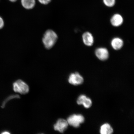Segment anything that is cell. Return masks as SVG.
<instances>
[{
    "mask_svg": "<svg viewBox=\"0 0 134 134\" xmlns=\"http://www.w3.org/2000/svg\"><path fill=\"white\" fill-rule=\"evenodd\" d=\"M58 36L53 30H48L45 32L42 39L43 44L47 49L53 47L57 40Z\"/></svg>",
    "mask_w": 134,
    "mask_h": 134,
    "instance_id": "obj_1",
    "label": "cell"
},
{
    "mask_svg": "<svg viewBox=\"0 0 134 134\" xmlns=\"http://www.w3.org/2000/svg\"><path fill=\"white\" fill-rule=\"evenodd\" d=\"M13 89L16 93L22 94H25L29 91V86L23 80H17L13 83Z\"/></svg>",
    "mask_w": 134,
    "mask_h": 134,
    "instance_id": "obj_2",
    "label": "cell"
},
{
    "mask_svg": "<svg viewBox=\"0 0 134 134\" xmlns=\"http://www.w3.org/2000/svg\"><path fill=\"white\" fill-rule=\"evenodd\" d=\"M68 125L75 128H78L80 125L83 123L85 118L82 115L80 114H74L68 117L67 120Z\"/></svg>",
    "mask_w": 134,
    "mask_h": 134,
    "instance_id": "obj_3",
    "label": "cell"
},
{
    "mask_svg": "<svg viewBox=\"0 0 134 134\" xmlns=\"http://www.w3.org/2000/svg\"><path fill=\"white\" fill-rule=\"evenodd\" d=\"M68 124L67 120L60 119L58 120L53 126L54 130L61 133H63L68 128Z\"/></svg>",
    "mask_w": 134,
    "mask_h": 134,
    "instance_id": "obj_4",
    "label": "cell"
},
{
    "mask_svg": "<svg viewBox=\"0 0 134 134\" xmlns=\"http://www.w3.org/2000/svg\"><path fill=\"white\" fill-rule=\"evenodd\" d=\"M68 81L72 85H81L83 83V79L79 73L76 72L72 73L70 75Z\"/></svg>",
    "mask_w": 134,
    "mask_h": 134,
    "instance_id": "obj_5",
    "label": "cell"
},
{
    "mask_svg": "<svg viewBox=\"0 0 134 134\" xmlns=\"http://www.w3.org/2000/svg\"><path fill=\"white\" fill-rule=\"evenodd\" d=\"M95 54L99 59L102 61L107 60L109 58V53L108 49L105 48H99L95 50Z\"/></svg>",
    "mask_w": 134,
    "mask_h": 134,
    "instance_id": "obj_6",
    "label": "cell"
},
{
    "mask_svg": "<svg viewBox=\"0 0 134 134\" xmlns=\"http://www.w3.org/2000/svg\"><path fill=\"white\" fill-rule=\"evenodd\" d=\"M77 103L79 105H83L85 108H90L92 105V102L90 98L84 95H81L79 97L77 100Z\"/></svg>",
    "mask_w": 134,
    "mask_h": 134,
    "instance_id": "obj_7",
    "label": "cell"
},
{
    "mask_svg": "<svg viewBox=\"0 0 134 134\" xmlns=\"http://www.w3.org/2000/svg\"><path fill=\"white\" fill-rule=\"evenodd\" d=\"M83 42L86 46H91L94 43V38L91 34L88 32H86L83 34L82 36Z\"/></svg>",
    "mask_w": 134,
    "mask_h": 134,
    "instance_id": "obj_8",
    "label": "cell"
},
{
    "mask_svg": "<svg viewBox=\"0 0 134 134\" xmlns=\"http://www.w3.org/2000/svg\"><path fill=\"white\" fill-rule=\"evenodd\" d=\"M123 22V19L121 15L116 14L114 15L110 19V23L113 26L118 27L121 25Z\"/></svg>",
    "mask_w": 134,
    "mask_h": 134,
    "instance_id": "obj_9",
    "label": "cell"
},
{
    "mask_svg": "<svg viewBox=\"0 0 134 134\" xmlns=\"http://www.w3.org/2000/svg\"><path fill=\"white\" fill-rule=\"evenodd\" d=\"M111 46L114 49L119 50L121 49L124 45V42L121 38L116 37L112 40Z\"/></svg>",
    "mask_w": 134,
    "mask_h": 134,
    "instance_id": "obj_10",
    "label": "cell"
},
{
    "mask_svg": "<svg viewBox=\"0 0 134 134\" xmlns=\"http://www.w3.org/2000/svg\"><path fill=\"white\" fill-rule=\"evenodd\" d=\"M21 3L23 7L27 9H32L36 4L35 0H21Z\"/></svg>",
    "mask_w": 134,
    "mask_h": 134,
    "instance_id": "obj_11",
    "label": "cell"
},
{
    "mask_svg": "<svg viewBox=\"0 0 134 134\" xmlns=\"http://www.w3.org/2000/svg\"><path fill=\"white\" fill-rule=\"evenodd\" d=\"M113 132V130L108 124H105L100 127V133L101 134H110Z\"/></svg>",
    "mask_w": 134,
    "mask_h": 134,
    "instance_id": "obj_12",
    "label": "cell"
},
{
    "mask_svg": "<svg viewBox=\"0 0 134 134\" xmlns=\"http://www.w3.org/2000/svg\"><path fill=\"white\" fill-rule=\"evenodd\" d=\"M103 1L105 5L108 7H112L115 3V0H103Z\"/></svg>",
    "mask_w": 134,
    "mask_h": 134,
    "instance_id": "obj_13",
    "label": "cell"
},
{
    "mask_svg": "<svg viewBox=\"0 0 134 134\" xmlns=\"http://www.w3.org/2000/svg\"><path fill=\"white\" fill-rule=\"evenodd\" d=\"M38 1L41 4L44 5H46L51 2V0H38Z\"/></svg>",
    "mask_w": 134,
    "mask_h": 134,
    "instance_id": "obj_14",
    "label": "cell"
},
{
    "mask_svg": "<svg viewBox=\"0 0 134 134\" xmlns=\"http://www.w3.org/2000/svg\"><path fill=\"white\" fill-rule=\"evenodd\" d=\"M4 22L3 18L0 16V29H1L4 27Z\"/></svg>",
    "mask_w": 134,
    "mask_h": 134,
    "instance_id": "obj_15",
    "label": "cell"
},
{
    "mask_svg": "<svg viewBox=\"0 0 134 134\" xmlns=\"http://www.w3.org/2000/svg\"><path fill=\"white\" fill-rule=\"evenodd\" d=\"M9 1L11 2H14L17 1V0H9Z\"/></svg>",
    "mask_w": 134,
    "mask_h": 134,
    "instance_id": "obj_16",
    "label": "cell"
},
{
    "mask_svg": "<svg viewBox=\"0 0 134 134\" xmlns=\"http://www.w3.org/2000/svg\"><path fill=\"white\" fill-rule=\"evenodd\" d=\"M2 133V134H10V133H9V132H7V131H5V132H3V133Z\"/></svg>",
    "mask_w": 134,
    "mask_h": 134,
    "instance_id": "obj_17",
    "label": "cell"
}]
</instances>
